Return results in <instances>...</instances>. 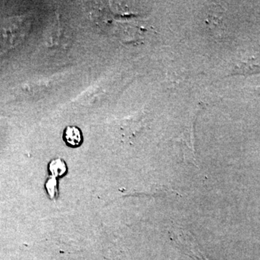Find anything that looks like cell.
Returning <instances> with one entry per match:
<instances>
[{"instance_id": "6da1fadb", "label": "cell", "mask_w": 260, "mask_h": 260, "mask_svg": "<svg viewBox=\"0 0 260 260\" xmlns=\"http://www.w3.org/2000/svg\"><path fill=\"white\" fill-rule=\"evenodd\" d=\"M63 137L67 145L73 148L80 146L84 140L82 131L75 126H67L64 131Z\"/></svg>"}, {"instance_id": "7a4b0ae2", "label": "cell", "mask_w": 260, "mask_h": 260, "mask_svg": "<svg viewBox=\"0 0 260 260\" xmlns=\"http://www.w3.org/2000/svg\"><path fill=\"white\" fill-rule=\"evenodd\" d=\"M48 169L51 176L56 178L63 176L67 172V164L62 158L51 160L48 164Z\"/></svg>"}, {"instance_id": "3957f363", "label": "cell", "mask_w": 260, "mask_h": 260, "mask_svg": "<svg viewBox=\"0 0 260 260\" xmlns=\"http://www.w3.org/2000/svg\"><path fill=\"white\" fill-rule=\"evenodd\" d=\"M57 180L54 177L50 176L46 183V192L50 198L54 199L58 194Z\"/></svg>"}]
</instances>
